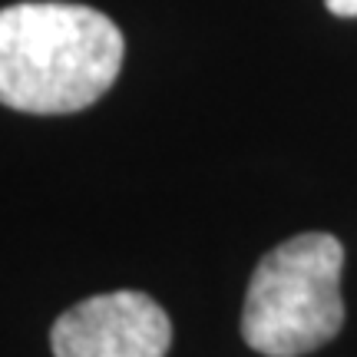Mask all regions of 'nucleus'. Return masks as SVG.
Wrapping results in <instances>:
<instances>
[{"label":"nucleus","instance_id":"1","mask_svg":"<svg viewBox=\"0 0 357 357\" xmlns=\"http://www.w3.org/2000/svg\"><path fill=\"white\" fill-rule=\"evenodd\" d=\"M123 33L83 3H13L0 10V102L33 116L79 113L116 83Z\"/></svg>","mask_w":357,"mask_h":357},{"label":"nucleus","instance_id":"2","mask_svg":"<svg viewBox=\"0 0 357 357\" xmlns=\"http://www.w3.org/2000/svg\"><path fill=\"white\" fill-rule=\"evenodd\" d=\"M344 245L328 231L294 235L258 261L242 307L245 344L265 357H301L344 324Z\"/></svg>","mask_w":357,"mask_h":357},{"label":"nucleus","instance_id":"3","mask_svg":"<svg viewBox=\"0 0 357 357\" xmlns=\"http://www.w3.org/2000/svg\"><path fill=\"white\" fill-rule=\"evenodd\" d=\"M169 314L142 291H109L77 301L50 331L53 357H166Z\"/></svg>","mask_w":357,"mask_h":357},{"label":"nucleus","instance_id":"4","mask_svg":"<svg viewBox=\"0 0 357 357\" xmlns=\"http://www.w3.org/2000/svg\"><path fill=\"white\" fill-rule=\"evenodd\" d=\"M334 17H357V0H324Z\"/></svg>","mask_w":357,"mask_h":357}]
</instances>
